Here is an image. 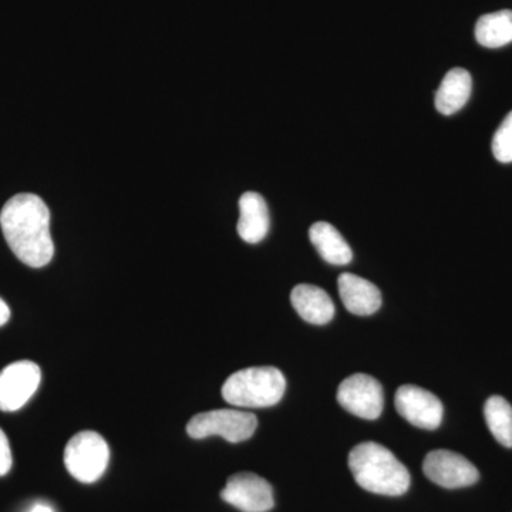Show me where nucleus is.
<instances>
[{"label": "nucleus", "instance_id": "f257e3e1", "mask_svg": "<svg viewBox=\"0 0 512 512\" xmlns=\"http://www.w3.org/2000/svg\"><path fill=\"white\" fill-rule=\"evenodd\" d=\"M0 227L9 248L23 264L43 268L55 255L50 211L35 194H18L0 212Z\"/></svg>", "mask_w": 512, "mask_h": 512}, {"label": "nucleus", "instance_id": "f03ea898", "mask_svg": "<svg viewBox=\"0 0 512 512\" xmlns=\"http://www.w3.org/2000/svg\"><path fill=\"white\" fill-rule=\"evenodd\" d=\"M349 468L356 483L369 493L399 497L412 483L409 470L392 451L373 441L357 444L350 451Z\"/></svg>", "mask_w": 512, "mask_h": 512}, {"label": "nucleus", "instance_id": "7ed1b4c3", "mask_svg": "<svg viewBox=\"0 0 512 512\" xmlns=\"http://www.w3.org/2000/svg\"><path fill=\"white\" fill-rule=\"evenodd\" d=\"M286 379L281 370L272 366L248 367L228 377L222 386L225 402L235 407L261 409L281 402Z\"/></svg>", "mask_w": 512, "mask_h": 512}, {"label": "nucleus", "instance_id": "20e7f679", "mask_svg": "<svg viewBox=\"0 0 512 512\" xmlns=\"http://www.w3.org/2000/svg\"><path fill=\"white\" fill-rule=\"evenodd\" d=\"M109 461V444L96 431H80L64 448L67 471L80 483H96L106 473Z\"/></svg>", "mask_w": 512, "mask_h": 512}, {"label": "nucleus", "instance_id": "39448f33", "mask_svg": "<svg viewBox=\"0 0 512 512\" xmlns=\"http://www.w3.org/2000/svg\"><path fill=\"white\" fill-rule=\"evenodd\" d=\"M258 419L255 414L234 409H218L197 414L187 424L191 439L220 436L229 443H241L254 436Z\"/></svg>", "mask_w": 512, "mask_h": 512}, {"label": "nucleus", "instance_id": "423d86ee", "mask_svg": "<svg viewBox=\"0 0 512 512\" xmlns=\"http://www.w3.org/2000/svg\"><path fill=\"white\" fill-rule=\"evenodd\" d=\"M42 382V370L35 362L20 360L0 372V410L18 412L32 399Z\"/></svg>", "mask_w": 512, "mask_h": 512}, {"label": "nucleus", "instance_id": "0eeeda50", "mask_svg": "<svg viewBox=\"0 0 512 512\" xmlns=\"http://www.w3.org/2000/svg\"><path fill=\"white\" fill-rule=\"evenodd\" d=\"M338 402L343 409L360 419H379L384 406L382 384L375 377L356 373L340 383Z\"/></svg>", "mask_w": 512, "mask_h": 512}, {"label": "nucleus", "instance_id": "6e6552de", "mask_svg": "<svg viewBox=\"0 0 512 512\" xmlns=\"http://www.w3.org/2000/svg\"><path fill=\"white\" fill-rule=\"evenodd\" d=\"M394 404L397 413L419 429L436 430L443 421V403L423 387L403 384L397 389Z\"/></svg>", "mask_w": 512, "mask_h": 512}, {"label": "nucleus", "instance_id": "1a4fd4ad", "mask_svg": "<svg viewBox=\"0 0 512 512\" xmlns=\"http://www.w3.org/2000/svg\"><path fill=\"white\" fill-rule=\"evenodd\" d=\"M423 471L430 481L448 490L470 487L480 480V473L471 461L448 450H434L427 454Z\"/></svg>", "mask_w": 512, "mask_h": 512}, {"label": "nucleus", "instance_id": "9d476101", "mask_svg": "<svg viewBox=\"0 0 512 512\" xmlns=\"http://www.w3.org/2000/svg\"><path fill=\"white\" fill-rule=\"evenodd\" d=\"M225 503L242 512H268L274 508V490L265 478L252 473L229 477L221 491Z\"/></svg>", "mask_w": 512, "mask_h": 512}, {"label": "nucleus", "instance_id": "9b49d317", "mask_svg": "<svg viewBox=\"0 0 512 512\" xmlns=\"http://www.w3.org/2000/svg\"><path fill=\"white\" fill-rule=\"evenodd\" d=\"M338 286L343 305L353 315L370 316L382 306V293L367 279L346 272L339 276Z\"/></svg>", "mask_w": 512, "mask_h": 512}, {"label": "nucleus", "instance_id": "f8f14e48", "mask_svg": "<svg viewBox=\"0 0 512 512\" xmlns=\"http://www.w3.org/2000/svg\"><path fill=\"white\" fill-rule=\"evenodd\" d=\"M271 227L268 205L258 192L248 191L239 200L238 234L248 244H258Z\"/></svg>", "mask_w": 512, "mask_h": 512}, {"label": "nucleus", "instance_id": "ddd939ff", "mask_svg": "<svg viewBox=\"0 0 512 512\" xmlns=\"http://www.w3.org/2000/svg\"><path fill=\"white\" fill-rule=\"evenodd\" d=\"M291 302L303 320L312 325H326L335 316V305L328 292L315 285L301 284L292 289Z\"/></svg>", "mask_w": 512, "mask_h": 512}, {"label": "nucleus", "instance_id": "4468645a", "mask_svg": "<svg viewBox=\"0 0 512 512\" xmlns=\"http://www.w3.org/2000/svg\"><path fill=\"white\" fill-rule=\"evenodd\" d=\"M473 89V79L466 69L454 67L444 76L436 93V109L444 116H451L466 106Z\"/></svg>", "mask_w": 512, "mask_h": 512}, {"label": "nucleus", "instance_id": "2eb2a0df", "mask_svg": "<svg viewBox=\"0 0 512 512\" xmlns=\"http://www.w3.org/2000/svg\"><path fill=\"white\" fill-rule=\"evenodd\" d=\"M309 238L319 255L329 264L348 265L352 261V248L338 229L328 222H315L309 229Z\"/></svg>", "mask_w": 512, "mask_h": 512}, {"label": "nucleus", "instance_id": "dca6fc26", "mask_svg": "<svg viewBox=\"0 0 512 512\" xmlns=\"http://www.w3.org/2000/svg\"><path fill=\"white\" fill-rule=\"evenodd\" d=\"M476 39L481 46L498 49L512 42V10L488 13L477 20Z\"/></svg>", "mask_w": 512, "mask_h": 512}, {"label": "nucleus", "instance_id": "f3484780", "mask_svg": "<svg viewBox=\"0 0 512 512\" xmlns=\"http://www.w3.org/2000/svg\"><path fill=\"white\" fill-rule=\"evenodd\" d=\"M485 421L488 429L501 446L512 448V407L501 396H493L485 402Z\"/></svg>", "mask_w": 512, "mask_h": 512}, {"label": "nucleus", "instance_id": "a211bd4d", "mask_svg": "<svg viewBox=\"0 0 512 512\" xmlns=\"http://www.w3.org/2000/svg\"><path fill=\"white\" fill-rule=\"evenodd\" d=\"M493 153L500 163H512V111L495 131Z\"/></svg>", "mask_w": 512, "mask_h": 512}, {"label": "nucleus", "instance_id": "6ab92c4d", "mask_svg": "<svg viewBox=\"0 0 512 512\" xmlns=\"http://www.w3.org/2000/svg\"><path fill=\"white\" fill-rule=\"evenodd\" d=\"M12 463V450H10L8 437L0 429V477L6 476L9 473Z\"/></svg>", "mask_w": 512, "mask_h": 512}, {"label": "nucleus", "instance_id": "aec40b11", "mask_svg": "<svg viewBox=\"0 0 512 512\" xmlns=\"http://www.w3.org/2000/svg\"><path fill=\"white\" fill-rule=\"evenodd\" d=\"M10 319V308L8 306V303L3 301L2 298H0V328L2 326H5L6 323L9 322Z\"/></svg>", "mask_w": 512, "mask_h": 512}, {"label": "nucleus", "instance_id": "412c9836", "mask_svg": "<svg viewBox=\"0 0 512 512\" xmlns=\"http://www.w3.org/2000/svg\"><path fill=\"white\" fill-rule=\"evenodd\" d=\"M29 512H55L50 505L47 504H36Z\"/></svg>", "mask_w": 512, "mask_h": 512}]
</instances>
